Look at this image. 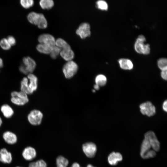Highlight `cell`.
I'll use <instances>...</instances> for the list:
<instances>
[{
	"label": "cell",
	"instance_id": "836d02e7",
	"mask_svg": "<svg viewBox=\"0 0 167 167\" xmlns=\"http://www.w3.org/2000/svg\"><path fill=\"white\" fill-rule=\"evenodd\" d=\"M6 39L11 46H13L15 44L16 41L13 36H9Z\"/></svg>",
	"mask_w": 167,
	"mask_h": 167
},
{
	"label": "cell",
	"instance_id": "1f68e13d",
	"mask_svg": "<svg viewBox=\"0 0 167 167\" xmlns=\"http://www.w3.org/2000/svg\"><path fill=\"white\" fill-rule=\"evenodd\" d=\"M97 7L102 10H107L108 8V5L107 2L105 1L100 0L96 2Z\"/></svg>",
	"mask_w": 167,
	"mask_h": 167
},
{
	"label": "cell",
	"instance_id": "74e56055",
	"mask_svg": "<svg viewBox=\"0 0 167 167\" xmlns=\"http://www.w3.org/2000/svg\"><path fill=\"white\" fill-rule=\"evenodd\" d=\"M3 66V63L2 60L0 58V69L2 68Z\"/></svg>",
	"mask_w": 167,
	"mask_h": 167
},
{
	"label": "cell",
	"instance_id": "cb8c5ba5",
	"mask_svg": "<svg viewBox=\"0 0 167 167\" xmlns=\"http://www.w3.org/2000/svg\"><path fill=\"white\" fill-rule=\"evenodd\" d=\"M39 4L43 9H49L53 6L54 2L52 0H41Z\"/></svg>",
	"mask_w": 167,
	"mask_h": 167
},
{
	"label": "cell",
	"instance_id": "60d3db41",
	"mask_svg": "<svg viewBox=\"0 0 167 167\" xmlns=\"http://www.w3.org/2000/svg\"><path fill=\"white\" fill-rule=\"evenodd\" d=\"M87 167H94L93 166H92L91 164H89L87 166Z\"/></svg>",
	"mask_w": 167,
	"mask_h": 167
},
{
	"label": "cell",
	"instance_id": "ab89813d",
	"mask_svg": "<svg viewBox=\"0 0 167 167\" xmlns=\"http://www.w3.org/2000/svg\"><path fill=\"white\" fill-rule=\"evenodd\" d=\"M2 123V118L0 117V127L1 126Z\"/></svg>",
	"mask_w": 167,
	"mask_h": 167
},
{
	"label": "cell",
	"instance_id": "ffe728a7",
	"mask_svg": "<svg viewBox=\"0 0 167 167\" xmlns=\"http://www.w3.org/2000/svg\"><path fill=\"white\" fill-rule=\"evenodd\" d=\"M54 47L39 43L37 45L36 49L40 53L45 54H50Z\"/></svg>",
	"mask_w": 167,
	"mask_h": 167
},
{
	"label": "cell",
	"instance_id": "9a60e30c",
	"mask_svg": "<svg viewBox=\"0 0 167 167\" xmlns=\"http://www.w3.org/2000/svg\"><path fill=\"white\" fill-rule=\"evenodd\" d=\"M2 137L5 141L9 144H13L16 143L17 140L16 135L9 131L4 132L3 134Z\"/></svg>",
	"mask_w": 167,
	"mask_h": 167
},
{
	"label": "cell",
	"instance_id": "ac0fdd59",
	"mask_svg": "<svg viewBox=\"0 0 167 167\" xmlns=\"http://www.w3.org/2000/svg\"><path fill=\"white\" fill-rule=\"evenodd\" d=\"M0 110L4 116L6 118H11L14 114V111L12 107L7 104L2 105Z\"/></svg>",
	"mask_w": 167,
	"mask_h": 167
},
{
	"label": "cell",
	"instance_id": "b9f144b4",
	"mask_svg": "<svg viewBox=\"0 0 167 167\" xmlns=\"http://www.w3.org/2000/svg\"><path fill=\"white\" fill-rule=\"evenodd\" d=\"M16 167H20V166H16Z\"/></svg>",
	"mask_w": 167,
	"mask_h": 167
},
{
	"label": "cell",
	"instance_id": "f35d334b",
	"mask_svg": "<svg viewBox=\"0 0 167 167\" xmlns=\"http://www.w3.org/2000/svg\"><path fill=\"white\" fill-rule=\"evenodd\" d=\"M94 87L95 89V90H98L99 89L100 87L98 85L95 84L94 86Z\"/></svg>",
	"mask_w": 167,
	"mask_h": 167
},
{
	"label": "cell",
	"instance_id": "44dd1931",
	"mask_svg": "<svg viewBox=\"0 0 167 167\" xmlns=\"http://www.w3.org/2000/svg\"><path fill=\"white\" fill-rule=\"evenodd\" d=\"M20 91L28 95L32 94L28 85V79L27 77H24L20 82Z\"/></svg>",
	"mask_w": 167,
	"mask_h": 167
},
{
	"label": "cell",
	"instance_id": "30bf717a",
	"mask_svg": "<svg viewBox=\"0 0 167 167\" xmlns=\"http://www.w3.org/2000/svg\"><path fill=\"white\" fill-rule=\"evenodd\" d=\"M82 148L85 155L89 158L94 156L97 150L96 145L92 142L87 143L83 144Z\"/></svg>",
	"mask_w": 167,
	"mask_h": 167
},
{
	"label": "cell",
	"instance_id": "d6986e66",
	"mask_svg": "<svg viewBox=\"0 0 167 167\" xmlns=\"http://www.w3.org/2000/svg\"><path fill=\"white\" fill-rule=\"evenodd\" d=\"M120 67L124 70H131L133 68V64L131 61L128 59L121 58L118 60Z\"/></svg>",
	"mask_w": 167,
	"mask_h": 167
},
{
	"label": "cell",
	"instance_id": "277c9868",
	"mask_svg": "<svg viewBox=\"0 0 167 167\" xmlns=\"http://www.w3.org/2000/svg\"><path fill=\"white\" fill-rule=\"evenodd\" d=\"M78 70L77 64L72 60L67 61L64 65L62 71L65 77L68 79L73 77Z\"/></svg>",
	"mask_w": 167,
	"mask_h": 167
},
{
	"label": "cell",
	"instance_id": "4dcf8cb0",
	"mask_svg": "<svg viewBox=\"0 0 167 167\" xmlns=\"http://www.w3.org/2000/svg\"><path fill=\"white\" fill-rule=\"evenodd\" d=\"M0 45L1 48L5 50H9L11 48V45L9 44L6 38H3L0 41Z\"/></svg>",
	"mask_w": 167,
	"mask_h": 167
},
{
	"label": "cell",
	"instance_id": "d6a6232c",
	"mask_svg": "<svg viewBox=\"0 0 167 167\" xmlns=\"http://www.w3.org/2000/svg\"><path fill=\"white\" fill-rule=\"evenodd\" d=\"M156 155V151L153 149H151L146 153L142 157L143 159H148L153 158Z\"/></svg>",
	"mask_w": 167,
	"mask_h": 167
},
{
	"label": "cell",
	"instance_id": "3957f363",
	"mask_svg": "<svg viewBox=\"0 0 167 167\" xmlns=\"http://www.w3.org/2000/svg\"><path fill=\"white\" fill-rule=\"evenodd\" d=\"M145 41L146 39L144 36L142 35L139 36L135 44V49L137 53L146 54L149 53L150 45L148 44H144Z\"/></svg>",
	"mask_w": 167,
	"mask_h": 167
},
{
	"label": "cell",
	"instance_id": "52a82bcc",
	"mask_svg": "<svg viewBox=\"0 0 167 167\" xmlns=\"http://www.w3.org/2000/svg\"><path fill=\"white\" fill-rule=\"evenodd\" d=\"M139 107L141 112L143 115L151 117L155 114V107L150 101H147L141 104Z\"/></svg>",
	"mask_w": 167,
	"mask_h": 167
},
{
	"label": "cell",
	"instance_id": "5b68a950",
	"mask_svg": "<svg viewBox=\"0 0 167 167\" xmlns=\"http://www.w3.org/2000/svg\"><path fill=\"white\" fill-rule=\"evenodd\" d=\"M43 117V113L40 111L34 109L31 110L28 113L27 119L32 125L37 126L41 124Z\"/></svg>",
	"mask_w": 167,
	"mask_h": 167
},
{
	"label": "cell",
	"instance_id": "5bb4252c",
	"mask_svg": "<svg viewBox=\"0 0 167 167\" xmlns=\"http://www.w3.org/2000/svg\"><path fill=\"white\" fill-rule=\"evenodd\" d=\"M12 160L11 153L6 148L0 150V161L4 164L10 163Z\"/></svg>",
	"mask_w": 167,
	"mask_h": 167
},
{
	"label": "cell",
	"instance_id": "8d00e7d4",
	"mask_svg": "<svg viewBox=\"0 0 167 167\" xmlns=\"http://www.w3.org/2000/svg\"><path fill=\"white\" fill-rule=\"evenodd\" d=\"M71 167H81L77 163H74L72 165Z\"/></svg>",
	"mask_w": 167,
	"mask_h": 167
},
{
	"label": "cell",
	"instance_id": "f546056e",
	"mask_svg": "<svg viewBox=\"0 0 167 167\" xmlns=\"http://www.w3.org/2000/svg\"><path fill=\"white\" fill-rule=\"evenodd\" d=\"M61 49L56 45L54 46L50 54L51 57L53 59H56L59 54H60Z\"/></svg>",
	"mask_w": 167,
	"mask_h": 167
},
{
	"label": "cell",
	"instance_id": "603a6c76",
	"mask_svg": "<svg viewBox=\"0 0 167 167\" xmlns=\"http://www.w3.org/2000/svg\"><path fill=\"white\" fill-rule=\"evenodd\" d=\"M95 82L96 84L99 87L104 86L107 82V78L104 75L99 74L95 78Z\"/></svg>",
	"mask_w": 167,
	"mask_h": 167
},
{
	"label": "cell",
	"instance_id": "6da1fadb",
	"mask_svg": "<svg viewBox=\"0 0 167 167\" xmlns=\"http://www.w3.org/2000/svg\"><path fill=\"white\" fill-rule=\"evenodd\" d=\"M27 18L30 23L36 25L39 28L45 29L47 27L46 19L42 14L32 12L28 14Z\"/></svg>",
	"mask_w": 167,
	"mask_h": 167
},
{
	"label": "cell",
	"instance_id": "83f0119b",
	"mask_svg": "<svg viewBox=\"0 0 167 167\" xmlns=\"http://www.w3.org/2000/svg\"><path fill=\"white\" fill-rule=\"evenodd\" d=\"M157 64L159 68L161 71L167 70V59L161 58L159 59L157 62Z\"/></svg>",
	"mask_w": 167,
	"mask_h": 167
},
{
	"label": "cell",
	"instance_id": "8fae6325",
	"mask_svg": "<svg viewBox=\"0 0 167 167\" xmlns=\"http://www.w3.org/2000/svg\"><path fill=\"white\" fill-rule=\"evenodd\" d=\"M39 43L43 44L54 47L55 45L56 40L52 35L48 34H43L38 37Z\"/></svg>",
	"mask_w": 167,
	"mask_h": 167
},
{
	"label": "cell",
	"instance_id": "7c38bea8",
	"mask_svg": "<svg viewBox=\"0 0 167 167\" xmlns=\"http://www.w3.org/2000/svg\"><path fill=\"white\" fill-rule=\"evenodd\" d=\"M36 155L35 149L31 146L26 147L23 150L22 156L23 158L27 161H31L34 159Z\"/></svg>",
	"mask_w": 167,
	"mask_h": 167
},
{
	"label": "cell",
	"instance_id": "9c48e42d",
	"mask_svg": "<svg viewBox=\"0 0 167 167\" xmlns=\"http://www.w3.org/2000/svg\"><path fill=\"white\" fill-rule=\"evenodd\" d=\"M76 33L82 39L89 36L91 35L89 24L86 23H82L76 30Z\"/></svg>",
	"mask_w": 167,
	"mask_h": 167
},
{
	"label": "cell",
	"instance_id": "e575fe53",
	"mask_svg": "<svg viewBox=\"0 0 167 167\" xmlns=\"http://www.w3.org/2000/svg\"><path fill=\"white\" fill-rule=\"evenodd\" d=\"M167 70H162L161 72V77L165 80H166L167 79Z\"/></svg>",
	"mask_w": 167,
	"mask_h": 167
},
{
	"label": "cell",
	"instance_id": "d590c367",
	"mask_svg": "<svg viewBox=\"0 0 167 167\" xmlns=\"http://www.w3.org/2000/svg\"><path fill=\"white\" fill-rule=\"evenodd\" d=\"M167 101L166 100L163 103L162 105V108L163 110L165 112L167 111Z\"/></svg>",
	"mask_w": 167,
	"mask_h": 167
},
{
	"label": "cell",
	"instance_id": "484cf974",
	"mask_svg": "<svg viewBox=\"0 0 167 167\" xmlns=\"http://www.w3.org/2000/svg\"><path fill=\"white\" fill-rule=\"evenodd\" d=\"M55 45L61 49L71 47L70 45L65 40L61 38L56 40Z\"/></svg>",
	"mask_w": 167,
	"mask_h": 167
},
{
	"label": "cell",
	"instance_id": "8992f818",
	"mask_svg": "<svg viewBox=\"0 0 167 167\" xmlns=\"http://www.w3.org/2000/svg\"><path fill=\"white\" fill-rule=\"evenodd\" d=\"M144 137L148 141L153 150L155 151H159L160 148V143L153 132H147L145 134Z\"/></svg>",
	"mask_w": 167,
	"mask_h": 167
},
{
	"label": "cell",
	"instance_id": "7a4b0ae2",
	"mask_svg": "<svg viewBox=\"0 0 167 167\" xmlns=\"http://www.w3.org/2000/svg\"><path fill=\"white\" fill-rule=\"evenodd\" d=\"M28 95L21 91H14L11 93V101L15 105L19 106L24 105L29 101Z\"/></svg>",
	"mask_w": 167,
	"mask_h": 167
},
{
	"label": "cell",
	"instance_id": "f1b7e54d",
	"mask_svg": "<svg viewBox=\"0 0 167 167\" xmlns=\"http://www.w3.org/2000/svg\"><path fill=\"white\" fill-rule=\"evenodd\" d=\"M20 2L21 6L25 9L31 7L34 3L33 0H21Z\"/></svg>",
	"mask_w": 167,
	"mask_h": 167
},
{
	"label": "cell",
	"instance_id": "4316f807",
	"mask_svg": "<svg viewBox=\"0 0 167 167\" xmlns=\"http://www.w3.org/2000/svg\"><path fill=\"white\" fill-rule=\"evenodd\" d=\"M28 167H47V164L43 160H40L30 163Z\"/></svg>",
	"mask_w": 167,
	"mask_h": 167
},
{
	"label": "cell",
	"instance_id": "e0dca14e",
	"mask_svg": "<svg viewBox=\"0 0 167 167\" xmlns=\"http://www.w3.org/2000/svg\"><path fill=\"white\" fill-rule=\"evenodd\" d=\"M60 55L67 61L72 60L74 56V53L71 47L61 49Z\"/></svg>",
	"mask_w": 167,
	"mask_h": 167
},
{
	"label": "cell",
	"instance_id": "4fadbf2b",
	"mask_svg": "<svg viewBox=\"0 0 167 167\" xmlns=\"http://www.w3.org/2000/svg\"><path fill=\"white\" fill-rule=\"evenodd\" d=\"M28 79V85L30 90L32 94L37 89L38 86V79L33 73L29 74L27 77Z\"/></svg>",
	"mask_w": 167,
	"mask_h": 167
},
{
	"label": "cell",
	"instance_id": "2e32d148",
	"mask_svg": "<svg viewBox=\"0 0 167 167\" xmlns=\"http://www.w3.org/2000/svg\"><path fill=\"white\" fill-rule=\"evenodd\" d=\"M122 159V155L119 152H112L108 157V162L111 165H116L118 161H121Z\"/></svg>",
	"mask_w": 167,
	"mask_h": 167
},
{
	"label": "cell",
	"instance_id": "ba28073f",
	"mask_svg": "<svg viewBox=\"0 0 167 167\" xmlns=\"http://www.w3.org/2000/svg\"><path fill=\"white\" fill-rule=\"evenodd\" d=\"M22 61L23 64L22 65L27 75L29 74L32 73L36 66L35 61L29 57H24Z\"/></svg>",
	"mask_w": 167,
	"mask_h": 167
},
{
	"label": "cell",
	"instance_id": "d4e9b609",
	"mask_svg": "<svg viewBox=\"0 0 167 167\" xmlns=\"http://www.w3.org/2000/svg\"><path fill=\"white\" fill-rule=\"evenodd\" d=\"M57 167H66L68 164V160L62 156H58L56 159Z\"/></svg>",
	"mask_w": 167,
	"mask_h": 167
},
{
	"label": "cell",
	"instance_id": "7402d4cb",
	"mask_svg": "<svg viewBox=\"0 0 167 167\" xmlns=\"http://www.w3.org/2000/svg\"><path fill=\"white\" fill-rule=\"evenodd\" d=\"M151 146L148 141L145 139L143 140L141 146L140 155L142 157L150 150Z\"/></svg>",
	"mask_w": 167,
	"mask_h": 167
}]
</instances>
